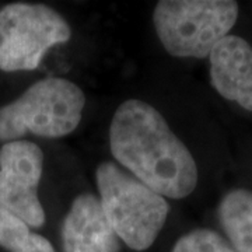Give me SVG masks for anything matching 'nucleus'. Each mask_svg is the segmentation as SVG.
<instances>
[{"label":"nucleus","instance_id":"obj_1","mask_svg":"<svg viewBox=\"0 0 252 252\" xmlns=\"http://www.w3.org/2000/svg\"><path fill=\"white\" fill-rule=\"evenodd\" d=\"M109 149L119 167L165 199L187 198L198 185L192 153L165 118L142 99L118 105L109 125Z\"/></svg>","mask_w":252,"mask_h":252},{"label":"nucleus","instance_id":"obj_2","mask_svg":"<svg viewBox=\"0 0 252 252\" xmlns=\"http://www.w3.org/2000/svg\"><path fill=\"white\" fill-rule=\"evenodd\" d=\"M95 181L102 212L118 238L135 251L149 250L167 221V199L117 162H101Z\"/></svg>","mask_w":252,"mask_h":252},{"label":"nucleus","instance_id":"obj_3","mask_svg":"<svg viewBox=\"0 0 252 252\" xmlns=\"http://www.w3.org/2000/svg\"><path fill=\"white\" fill-rule=\"evenodd\" d=\"M86 95L80 87L63 77L35 81L18 98L0 107V142L34 135L58 139L80 125Z\"/></svg>","mask_w":252,"mask_h":252},{"label":"nucleus","instance_id":"obj_4","mask_svg":"<svg viewBox=\"0 0 252 252\" xmlns=\"http://www.w3.org/2000/svg\"><path fill=\"white\" fill-rule=\"evenodd\" d=\"M238 14L233 0H161L153 10V24L168 54L205 59L230 35Z\"/></svg>","mask_w":252,"mask_h":252},{"label":"nucleus","instance_id":"obj_5","mask_svg":"<svg viewBox=\"0 0 252 252\" xmlns=\"http://www.w3.org/2000/svg\"><path fill=\"white\" fill-rule=\"evenodd\" d=\"M72 28L51 6L16 1L0 9V70H35L55 45L66 44Z\"/></svg>","mask_w":252,"mask_h":252},{"label":"nucleus","instance_id":"obj_6","mask_svg":"<svg viewBox=\"0 0 252 252\" xmlns=\"http://www.w3.org/2000/svg\"><path fill=\"white\" fill-rule=\"evenodd\" d=\"M44 171V152L30 140L6 142L0 147V207L31 228L45 224L46 215L38 196Z\"/></svg>","mask_w":252,"mask_h":252},{"label":"nucleus","instance_id":"obj_7","mask_svg":"<svg viewBox=\"0 0 252 252\" xmlns=\"http://www.w3.org/2000/svg\"><path fill=\"white\" fill-rule=\"evenodd\" d=\"M210 81L227 101L252 112V46L238 35L224 36L209 55Z\"/></svg>","mask_w":252,"mask_h":252},{"label":"nucleus","instance_id":"obj_8","mask_svg":"<svg viewBox=\"0 0 252 252\" xmlns=\"http://www.w3.org/2000/svg\"><path fill=\"white\" fill-rule=\"evenodd\" d=\"M63 252H118L119 238L102 212L99 199L81 193L74 199L63 219Z\"/></svg>","mask_w":252,"mask_h":252},{"label":"nucleus","instance_id":"obj_9","mask_svg":"<svg viewBox=\"0 0 252 252\" xmlns=\"http://www.w3.org/2000/svg\"><path fill=\"white\" fill-rule=\"evenodd\" d=\"M219 223L237 252H252V190L227 192L217 207Z\"/></svg>","mask_w":252,"mask_h":252},{"label":"nucleus","instance_id":"obj_10","mask_svg":"<svg viewBox=\"0 0 252 252\" xmlns=\"http://www.w3.org/2000/svg\"><path fill=\"white\" fill-rule=\"evenodd\" d=\"M0 247L9 252H56L51 241L0 207Z\"/></svg>","mask_w":252,"mask_h":252},{"label":"nucleus","instance_id":"obj_11","mask_svg":"<svg viewBox=\"0 0 252 252\" xmlns=\"http://www.w3.org/2000/svg\"><path fill=\"white\" fill-rule=\"evenodd\" d=\"M171 252H237L224 237L212 228H195L174 244Z\"/></svg>","mask_w":252,"mask_h":252}]
</instances>
